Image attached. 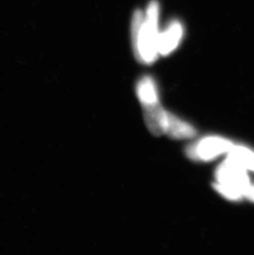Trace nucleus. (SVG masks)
I'll return each mask as SVG.
<instances>
[{
	"label": "nucleus",
	"instance_id": "nucleus-1",
	"mask_svg": "<svg viewBox=\"0 0 254 255\" xmlns=\"http://www.w3.org/2000/svg\"><path fill=\"white\" fill-rule=\"evenodd\" d=\"M159 5L149 2L145 14L141 10L134 12L131 22V41L134 56L139 62L149 65L158 59Z\"/></svg>",
	"mask_w": 254,
	"mask_h": 255
},
{
	"label": "nucleus",
	"instance_id": "nucleus-2",
	"mask_svg": "<svg viewBox=\"0 0 254 255\" xmlns=\"http://www.w3.org/2000/svg\"><path fill=\"white\" fill-rule=\"evenodd\" d=\"M234 143L221 136H206L187 147L190 159L196 161L208 162L223 154H228Z\"/></svg>",
	"mask_w": 254,
	"mask_h": 255
},
{
	"label": "nucleus",
	"instance_id": "nucleus-3",
	"mask_svg": "<svg viewBox=\"0 0 254 255\" xmlns=\"http://www.w3.org/2000/svg\"><path fill=\"white\" fill-rule=\"evenodd\" d=\"M183 27L179 21L174 20L167 26L159 34L158 52L161 56L170 55L179 46L180 41L183 36Z\"/></svg>",
	"mask_w": 254,
	"mask_h": 255
},
{
	"label": "nucleus",
	"instance_id": "nucleus-4",
	"mask_svg": "<svg viewBox=\"0 0 254 255\" xmlns=\"http://www.w3.org/2000/svg\"><path fill=\"white\" fill-rule=\"evenodd\" d=\"M168 115L169 112L163 109L160 104L144 108V122L147 128L156 136L165 135Z\"/></svg>",
	"mask_w": 254,
	"mask_h": 255
},
{
	"label": "nucleus",
	"instance_id": "nucleus-5",
	"mask_svg": "<svg viewBox=\"0 0 254 255\" xmlns=\"http://www.w3.org/2000/svg\"><path fill=\"white\" fill-rule=\"evenodd\" d=\"M196 134L193 126L169 113L165 135L175 140H186L194 137Z\"/></svg>",
	"mask_w": 254,
	"mask_h": 255
},
{
	"label": "nucleus",
	"instance_id": "nucleus-6",
	"mask_svg": "<svg viewBox=\"0 0 254 255\" xmlns=\"http://www.w3.org/2000/svg\"><path fill=\"white\" fill-rule=\"evenodd\" d=\"M136 94L143 108L160 104L157 85L149 76H144L137 83Z\"/></svg>",
	"mask_w": 254,
	"mask_h": 255
},
{
	"label": "nucleus",
	"instance_id": "nucleus-7",
	"mask_svg": "<svg viewBox=\"0 0 254 255\" xmlns=\"http://www.w3.org/2000/svg\"><path fill=\"white\" fill-rule=\"evenodd\" d=\"M227 155L235 159L250 173H254V151L243 145H235L230 149Z\"/></svg>",
	"mask_w": 254,
	"mask_h": 255
}]
</instances>
